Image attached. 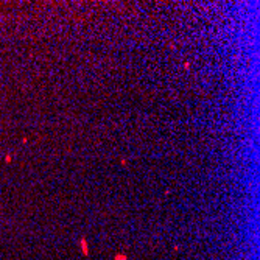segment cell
Returning a JSON list of instances; mask_svg holds the SVG:
<instances>
[{"instance_id":"obj_2","label":"cell","mask_w":260,"mask_h":260,"mask_svg":"<svg viewBox=\"0 0 260 260\" xmlns=\"http://www.w3.org/2000/svg\"><path fill=\"white\" fill-rule=\"evenodd\" d=\"M115 260H126V257H125V255H117Z\"/></svg>"},{"instance_id":"obj_1","label":"cell","mask_w":260,"mask_h":260,"mask_svg":"<svg viewBox=\"0 0 260 260\" xmlns=\"http://www.w3.org/2000/svg\"><path fill=\"white\" fill-rule=\"evenodd\" d=\"M81 246H83V252H84V255H87V245H86V240L81 241Z\"/></svg>"}]
</instances>
